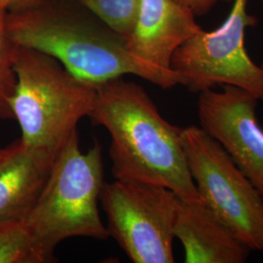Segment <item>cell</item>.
<instances>
[{"label": "cell", "mask_w": 263, "mask_h": 263, "mask_svg": "<svg viewBox=\"0 0 263 263\" xmlns=\"http://www.w3.org/2000/svg\"><path fill=\"white\" fill-rule=\"evenodd\" d=\"M5 26L14 44L53 57L72 76L92 84L128 74L163 89L182 84L173 69L134 56L124 38L76 0L6 11Z\"/></svg>", "instance_id": "1"}, {"label": "cell", "mask_w": 263, "mask_h": 263, "mask_svg": "<svg viewBox=\"0 0 263 263\" xmlns=\"http://www.w3.org/2000/svg\"><path fill=\"white\" fill-rule=\"evenodd\" d=\"M96 86L89 117L109 133L114 179L159 184L181 199L204 202L188 169L182 128L165 120L140 85L118 77Z\"/></svg>", "instance_id": "2"}, {"label": "cell", "mask_w": 263, "mask_h": 263, "mask_svg": "<svg viewBox=\"0 0 263 263\" xmlns=\"http://www.w3.org/2000/svg\"><path fill=\"white\" fill-rule=\"evenodd\" d=\"M16 88L11 102L24 145L57 154L90 115L97 86L67 71L56 59L16 45Z\"/></svg>", "instance_id": "3"}, {"label": "cell", "mask_w": 263, "mask_h": 263, "mask_svg": "<svg viewBox=\"0 0 263 263\" xmlns=\"http://www.w3.org/2000/svg\"><path fill=\"white\" fill-rule=\"evenodd\" d=\"M104 184L101 144L84 152L74 132L57 153L47 182L25 220L49 255L55 257L57 246L69 238L109 237L98 207Z\"/></svg>", "instance_id": "4"}, {"label": "cell", "mask_w": 263, "mask_h": 263, "mask_svg": "<svg viewBox=\"0 0 263 263\" xmlns=\"http://www.w3.org/2000/svg\"><path fill=\"white\" fill-rule=\"evenodd\" d=\"M188 169L204 203L251 251L263 252V198L223 146L201 127L182 128Z\"/></svg>", "instance_id": "5"}, {"label": "cell", "mask_w": 263, "mask_h": 263, "mask_svg": "<svg viewBox=\"0 0 263 263\" xmlns=\"http://www.w3.org/2000/svg\"><path fill=\"white\" fill-rule=\"evenodd\" d=\"M100 201L109 236L135 263H173L174 226L179 197L159 184L104 182Z\"/></svg>", "instance_id": "6"}, {"label": "cell", "mask_w": 263, "mask_h": 263, "mask_svg": "<svg viewBox=\"0 0 263 263\" xmlns=\"http://www.w3.org/2000/svg\"><path fill=\"white\" fill-rule=\"evenodd\" d=\"M248 0H235L222 25L213 31L202 29L174 53L171 68L193 93L217 84L241 88L263 101V69L245 48V30L256 24L247 12Z\"/></svg>", "instance_id": "7"}, {"label": "cell", "mask_w": 263, "mask_h": 263, "mask_svg": "<svg viewBox=\"0 0 263 263\" xmlns=\"http://www.w3.org/2000/svg\"><path fill=\"white\" fill-rule=\"evenodd\" d=\"M258 99L224 85L221 92L199 93L201 128L218 141L263 198V129L256 117Z\"/></svg>", "instance_id": "8"}, {"label": "cell", "mask_w": 263, "mask_h": 263, "mask_svg": "<svg viewBox=\"0 0 263 263\" xmlns=\"http://www.w3.org/2000/svg\"><path fill=\"white\" fill-rule=\"evenodd\" d=\"M202 29L193 12L177 0H141L136 27L126 44L134 56L172 69L176 50Z\"/></svg>", "instance_id": "9"}, {"label": "cell", "mask_w": 263, "mask_h": 263, "mask_svg": "<svg viewBox=\"0 0 263 263\" xmlns=\"http://www.w3.org/2000/svg\"><path fill=\"white\" fill-rule=\"evenodd\" d=\"M174 236L183 246L186 263H244L251 254L204 202L179 198Z\"/></svg>", "instance_id": "10"}, {"label": "cell", "mask_w": 263, "mask_h": 263, "mask_svg": "<svg viewBox=\"0 0 263 263\" xmlns=\"http://www.w3.org/2000/svg\"><path fill=\"white\" fill-rule=\"evenodd\" d=\"M57 154L22 146L0 168V222L26 220L47 182Z\"/></svg>", "instance_id": "11"}, {"label": "cell", "mask_w": 263, "mask_h": 263, "mask_svg": "<svg viewBox=\"0 0 263 263\" xmlns=\"http://www.w3.org/2000/svg\"><path fill=\"white\" fill-rule=\"evenodd\" d=\"M55 261L38 244L25 220L0 222V263Z\"/></svg>", "instance_id": "12"}, {"label": "cell", "mask_w": 263, "mask_h": 263, "mask_svg": "<svg viewBox=\"0 0 263 263\" xmlns=\"http://www.w3.org/2000/svg\"><path fill=\"white\" fill-rule=\"evenodd\" d=\"M126 41L136 27L141 0H76Z\"/></svg>", "instance_id": "13"}, {"label": "cell", "mask_w": 263, "mask_h": 263, "mask_svg": "<svg viewBox=\"0 0 263 263\" xmlns=\"http://www.w3.org/2000/svg\"><path fill=\"white\" fill-rule=\"evenodd\" d=\"M5 15L6 10H0V118L14 119L11 102L17 82L14 69L16 44L7 33Z\"/></svg>", "instance_id": "14"}, {"label": "cell", "mask_w": 263, "mask_h": 263, "mask_svg": "<svg viewBox=\"0 0 263 263\" xmlns=\"http://www.w3.org/2000/svg\"><path fill=\"white\" fill-rule=\"evenodd\" d=\"M56 0H0V10L21 11L33 8Z\"/></svg>", "instance_id": "15"}, {"label": "cell", "mask_w": 263, "mask_h": 263, "mask_svg": "<svg viewBox=\"0 0 263 263\" xmlns=\"http://www.w3.org/2000/svg\"><path fill=\"white\" fill-rule=\"evenodd\" d=\"M177 1L191 10L195 16H203L207 14L217 2L229 1V0H177Z\"/></svg>", "instance_id": "16"}, {"label": "cell", "mask_w": 263, "mask_h": 263, "mask_svg": "<svg viewBox=\"0 0 263 263\" xmlns=\"http://www.w3.org/2000/svg\"><path fill=\"white\" fill-rule=\"evenodd\" d=\"M22 146V141H18L12 142L9 145L5 146V147H1L0 148V168L8 161V160L19 151L20 147Z\"/></svg>", "instance_id": "17"}, {"label": "cell", "mask_w": 263, "mask_h": 263, "mask_svg": "<svg viewBox=\"0 0 263 263\" xmlns=\"http://www.w3.org/2000/svg\"><path fill=\"white\" fill-rule=\"evenodd\" d=\"M262 4H263V0H262ZM261 66V68H262V69H263V63H262V64H261V66Z\"/></svg>", "instance_id": "18"}]
</instances>
